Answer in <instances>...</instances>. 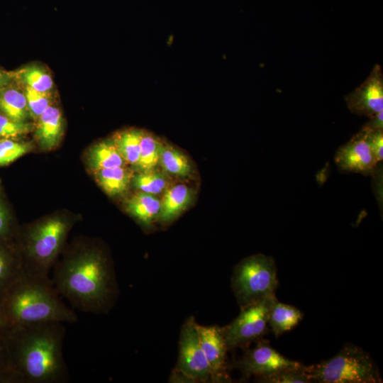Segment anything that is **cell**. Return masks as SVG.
Instances as JSON below:
<instances>
[{
    "mask_svg": "<svg viewBox=\"0 0 383 383\" xmlns=\"http://www.w3.org/2000/svg\"><path fill=\"white\" fill-rule=\"evenodd\" d=\"M54 287L75 309L106 313L118 295L115 271L106 253L94 245H79L54 265Z\"/></svg>",
    "mask_w": 383,
    "mask_h": 383,
    "instance_id": "1",
    "label": "cell"
},
{
    "mask_svg": "<svg viewBox=\"0 0 383 383\" xmlns=\"http://www.w3.org/2000/svg\"><path fill=\"white\" fill-rule=\"evenodd\" d=\"M66 328L60 322L11 327L4 338L16 383H64L70 379L63 356Z\"/></svg>",
    "mask_w": 383,
    "mask_h": 383,
    "instance_id": "2",
    "label": "cell"
},
{
    "mask_svg": "<svg viewBox=\"0 0 383 383\" xmlns=\"http://www.w3.org/2000/svg\"><path fill=\"white\" fill-rule=\"evenodd\" d=\"M60 296L50 277L23 272L1 302L11 327L43 322L75 323L77 314Z\"/></svg>",
    "mask_w": 383,
    "mask_h": 383,
    "instance_id": "3",
    "label": "cell"
},
{
    "mask_svg": "<svg viewBox=\"0 0 383 383\" xmlns=\"http://www.w3.org/2000/svg\"><path fill=\"white\" fill-rule=\"evenodd\" d=\"M71 223L61 216L45 218L29 227L22 240L16 243L23 262V272L48 277L62 252Z\"/></svg>",
    "mask_w": 383,
    "mask_h": 383,
    "instance_id": "4",
    "label": "cell"
},
{
    "mask_svg": "<svg viewBox=\"0 0 383 383\" xmlns=\"http://www.w3.org/2000/svg\"><path fill=\"white\" fill-rule=\"evenodd\" d=\"M311 382L382 383L379 370L370 355L359 346L345 344L333 357L304 366Z\"/></svg>",
    "mask_w": 383,
    "mask_h": 383,
    "instance_id": "5",
    "label": "cell"
},
{
    "mask_svg": "<svg viewBox=\"0 0 383 383\" xmlns=\"http://www.w3.org/2000/svg\"><path fill=\"white\" fill-rule=\"evenodd\" d=\"M278 283L274 260L264 254L243 259L235 267L231 278L240 309L274 295Z\"/></svg>",
    "mask_w": 383,
    "mask_h": 383,
    "instance_id": "6",
    "label": "cell"
},
{
    "mask_svg": "<svg viewBox=\"0 0 383 383\" xmlns=\"http://www.w3.org/2000/svg\"><path fill=\"white\" fill-rule=\"evenodd\" d=\"M276 300L274 294L241 309L236 318L222 328L228 351L248 348L267 333L270 310Z\"/></svg>",
    "mask_w": 383,
    "mask_h": 383,
    "instance_id": "7",
    "label": "cell"
},
{
    "mask_svg": "<svg viewBox=\"0 0 383 383\" xmlns=\"http://www.w3.org/2000/svg\"><path fill=\"white\" fill-rule=\"evenodd\" d=\"M175 370L192 382L211 380L210 366L201 347L197 323L193 316L188 318L181 328L179 357Z\"/></svg>",
    "mask_w": 383,
    "mask_h": 383,
    "instance_id": "8",
    "label": "cell"
},
{
    "mask_svg": "<svg viewBox=\"0 0 383 383\" xmlns=\"http://www.w3.org/2000/svg\"><path fill=\"white\" fill-rule=\"evenodd\" d=\"M245 349L241 357L234 362V367L240 371L244 378L252 376L259 378L303 365L283 356L266 341H260L254 348Z\"/></svg>",
    "mask_w": 383,
    "mask_h": 383,
    "instance_id": "9",
    "label": "cell"
},
{
    "mask_svg": "<svg viewBox=\"0 0 383 383\" xmlns=\"http://www.w3.org/2000/svg\"><path fill=\"white\" fill-rule=\"evenodd\" d=\"M335 162L343 172L373 174L379 162L370 142L369 131L362 128L348 143L340 146L335 153Z\"/></svg>",
    "mask_w": 383,
    "mask_h": 383,
    "instance_id": "10",
    "label": "cell"
},
{
    "mask_svg": "<svg viewBox=\"0 0 383 383\" xmlns=\"http://www.w3.org/2000/svg\"><path fill=\"white\" fill-rule=\"evenodd\" d=\"M345 100L350 111L359 116L372 118L383 110V77L379 65H376L367 79Z\"/></svg>",
    "mask_w": 383,
    "mask_h": 383,
    "instance_id": "11",
    "label": "cell"
},
{
    "mask_svg": "<svg viewBox=\"0 0 383 383\" xmlns=\"http://www.w3.org/2000/svg\"><path fill=\"white\" fill-rule=\"evenodd\" d=\"M197 331L201 347L210 366L211 382H226L229 379L227 373L228 350L222 328L197 324Z\"/></svg>",
    "mask_w": 383,
    "mask_h": 383,
    "instance_id": "12",
    "label": "cell"
},
{
    "mask_svg": "<svg viewBox=\"0 0 383 383\" xmlns=\"http://www.w3.org/2000/svg\"><path fill=\"white\" fill-rule=\"evenodd\" d=\"M23 273L21 255L13 239L0 240V300Z\"/></svg>",
    "mask_w": 383,
    "mask_h": 383,
    "instance_id": "13",
    "label": "cell"
},
{
    "mask_svg": "<svg viewBox=\"0 0 383 383\" xmlns=\"http://www.w3.org/2000/svg\"><path fill=\"white\" fill-rule=\"evenodd\" d=\"M38 120L35 135L40 147L45 150L54 148L63 133V118L60 110L50 106Z\"/></svg>",
    "mask_w": 383,
    "mask_h": 383,
    "instance_id": "14",
    "label": "cell"
},
{
    "mask_svg": "<svg viewBox=\"0 0 383 383\" xmlns=\"http://www.w3.org/2000/svg\"><path fill=\"white\" fill-rule=\"evenodd\" d=\"M192 194V189L183 184L167 189L161 201L160 220L168 222L175 218L190 204Z\"/></svg>",
    "mask_w": 383,
    "mask_h": 383,
    "instance_id": "15",
    "label": "cell"
},
{
    "mask_svg": "<svg viewBox=\"0 0 383 383\" xmlns=\"http://www.w3.org/2000/svg\"><path fill=\"white\" fill-rule=\"evenodd\" d=\"M161 201L155 195L139 192L126 202V211L142 225L149 227L159 216Z\"/></svg>",
    "mask_w": 383,
    "mask_h": 383,
    "instance_id": "16",
    "label": "cell"
},
{
    "mask_svg": "<svg viewBox=\"0 0 383 383\" xmlns=\"http://www.w3.org/2000/svg\"><path fill=\"white\" fill-rule=\"evenodd\" d=\"M303 313L294 306L279 302L272 304L268 325L276 337L292 330L303 318Z\"/></svg>",
    "mask_w": 383,
    "mask_h": 383,
    "instance_id": "17",
    "label": "cell"
},
{
    "mask_svg": "<svg viewBox=\"0 0 383 383\" xmlns=\"http://www.w3.org/2000/svg\"><path fill=\"white\" fill-rule=\"evenodd\" d=\"M88 162L94 171L123 167L126 163L113 139L94 145L89 151Z\"/></svg>",
    "mask_w": 383,
    "mask_h": 383,
    "instance_id": "18",
    "label": "cell"
},
{
    "mask_svg": "<svg viewBox=\"0 0 383 383\" xmlns=\"http://www.w3.org/2000/svg\"><path fill=\"white\" fill-rule=\"evenodd\" d=\"M0 113L13 121L25 122L29 114L25 93L13 84L0 91Z\"/></svg>",
    "mask_w": 383,
    "mask_h": 383,
    "instance_id": "19",
    "label": "cell"
},
{
    "mask_svg": "<svg viewBox=\"0 0 383 383\" xmlns=\"http://www.w3.org/2000/svg\"><path fill=\"white\" fill-rule=\"evenodd\" d=\"M94 174L99 186L110 196L123 193L133 179L125 166L96 170Z\"/></svg>",
    "mask_w": 383,
    "mask_h": 383,
    "instance_id": "20",
    "label": "cell"
},
{
    "mask_svg": "<svg viewBox=\"0 0 383 383\" xmlns=\"http://www.w3.org/2000/svg\"><path fill=\"white\" fill-rule=\"evenodd\" d=\"M142 130L128 129L118 133L113 142L126 163L137 166L140 151Z\"/></svg>",
    "mask_w": 383,
    "mask_h": 383,
    "instance_id": "21",
    "label": "cell"
},
{
    "mask_svg": "<svg viewBox=\"0 0 383 383\" xmlns=\"http://www.w3.org/2000/svg\"><path fill=\"white\" fill-rule=\"evenodd\" d=\"M159 163L167 172L182 177L190 175L191 165L187 157L170 145L161 147Z\"/></svg>",
    "mask_w": 383,
    "mask_h": 383,
    "instance_id": "22",
    "label": "cell"
},
{
    "mask_svg": "<svg viewBox=\"0 0 383 383\" xmlns=\"http://www.w3.org/2000/svg\"><path fill=\"white\" fill-rule=\"evenodd\" d=\"M14 72L16 79L25 87L45 93H49L52 88L53 82L50 75L39 66H26Z\"/></svg>",
    "mask_w": 383,
    "mask_h": 383,
    "instance_id": "23",
    "label": "cell"
},
{
    "mask_svg": "<svg viewBox=\"0 0 383 383\" xmlns=\"http://www.w3.org/2000/svg\"><path fill=\"white\" fill-rule=\"evenodd\" d=\"M162 143L152 134L143 131L137 167L141 172L150 171L159 164Z\"/></svg>",
    "mask_w": 383,
    "mask_h": 383,
    "instance_id": "24",
    "label": "cell"
},
{
    "mask_svg": "<svg viewBox=\"0 0 383 383\" xmlns=\"http://www.w3.org/2000/svg\"><path fill=\"white\" fill-rule=\"evenodd\" d=\"M133 185L140 191L156 195L167 187L166 177L162 173L152 170L140 172L133 177Z\"/></svg>",
    "mask_w": 383,
    "mask_h": 383,
    "instance_id": "25",
    "label": "cell"
},
{
    "mask_svg": "<svg viewBox=\"0 0 383 383\" xmlns=\"http://www.w3.org/2000/svg\"><path fill=\"white\" fill-rule=\"evenodd\" d=\"M30 149V145L10 138L0 139V167L8 165Z\"/></svg>",
    "mask_w": 383,
    "mask_h": 383,
    "instance_id": "26",
    "label": "cell"
},
{
    "mask_svg": "<svg viewBox=\"0 0 383 383\" xmlns=\"http://www.w3.org/2000/svg\"><path fill=\"white\" fill-rule=\"evenodd\" d=\"M261 383H310L304 370V365L285 369L268 376L255 378Z\"/></svg>",
    "mask_w": 383,
    "mask_h": 383,
    "instance_id": "27",
    "label": "cell"
},
{
    "mask_svg": "<svg viewBox=\"0 0 383 383\" xmlns=\"http://www.w3.org/2000/svg\"><path fill=\"white\" fill-rule=\"evenodd\" d=\"M25 88L28 113L33 118L38 119L50 106L49 93L38 91L27 87Z\"/></svg>",
    "mask_w": 383,
    "mask_h": 383,
    "instance_id": "28",
    "label": "cell"
},
{
    "mask_svg": "<svg viewBox=\"0 0 383 383\" xmlns=\"http://www.w3.org/2000/svg\"><path fill=\"white\" fill-rule=\"evenodd\" d=\"M32 129V126L26 122H18L0 113V139L16 138Z\"/></svg>",
    "mask_w": 383,
    "mask_h": 383,
    "instance_id": "29",
    "label": "cell"
},
{
    "mask_svg": "<svg viewBox=\"0 0 383 383\" xmlns=\"http://www.w3.org/2000/svg\"><path fill=\"white\" fill-rule=\"evenodd\" d=\"M15 234L13 219L0 188V240L13 239Z\"/></svg>",
    "mask_w": 383,
    "mask_h": 383,
    "instance_id": "30",
    "label": "cell"
},
{
    "mask_svg": "<svg viewBox=\"0 0 383 383\" xmlns=\"http://www.w3.org/2000/svg\"><path fill=\"white\" fill-rule=\"evenodd\" d=\"M0 383H16L4 338L0 339Z\"/></svg>",
    "mask_w": 383,
    "mask_h": 383,
    "instance_id": "31",
    "label": "cell"
},
{
    "mask_svg": "<svg viewBox=\"0 0 383 383\" xmlns=\"http://www.w3.org/2000/svg\"><path fill=\"white\" fill-rule=\"evenodd\" d=\"M366 129V128H365ZM370 142L374 154L379 162L383 157V132L382 129L369 130Z\"/></svg>",
    "mask_w": 383,
    "mask_h": 383,
    "instance_id": "32",
    "label": "cell"
},
{
    "mask_svg": "<svg viewBox=\"0 0 383 383\" xmlns=\"http://www.w3.org/2000/svg\"><path fill=\"white\" fill-rule=\"evenodd\" d=\"M16 80L15 72L0 68V91L13 84Z\"/></svg>",
    "mask_w": 383,
    "mask_h": 383,
    "instance_id": "33",
    "label": "cell"
},
{
    "mask_svg": "<svg viewBox=\"0 0 383 383\" xmlns=\"http://www.w3.org/2000/svg\"><path fill=\"white\" fill-rule=\"evenodd\" d=\"M362 128L369 130L382 129V111H380L372 118H370V120Z\"/></svg>",
    "mask_w": 383,
    "mask_h": 383,
    "instance_id": "34",
    "label": "cell"
},
{
    "mask_svg": "<svg viewBox=\"0 0 383 383\" xmlns=\"http://www.w3.org/2000/svg\"><path fill=\"white\" fill-rule=\"evenodd\" d=\"M11 326L6 316L3 306L0 300V339L4 338Z\"/></svg>",
    "mask_w": 383,
    "mask_h": 383,
    "instance_id": "35",
    "label": "cell"
}]
</instances>
